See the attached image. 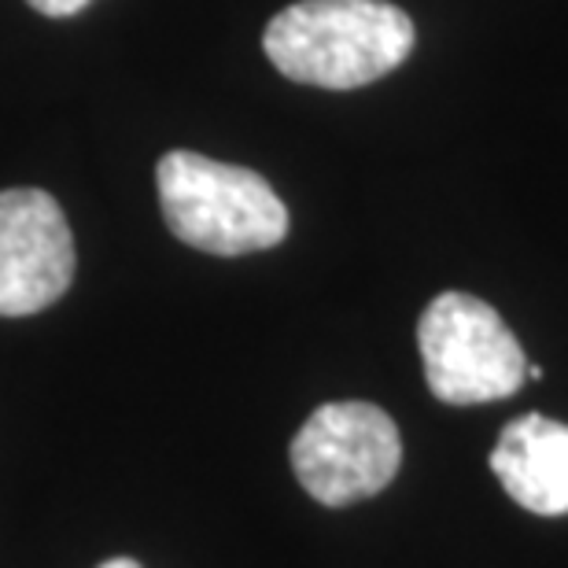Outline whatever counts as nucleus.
Returning <instances> with one entry per match:
<instances>
[{"mask_svg": "<svg viewBox=\"0 0 568 568\" xmlns=\"http://www.w3.org/2000/svg\"><path fill=\"white\" fill-rule=\"evenodd\" d=\"M491 473L520 509L536 517L568 514V425L525 414L498 432Z\"/></svg>", "mask_w": 568, "mask_h": 568, "instance_id": "obj_6", "label": "nucleus"}, {"mask_svg": "<svg viewBox=\"0 0 568 568\" xmlns=\"http://www.w3.org/2000/svg\"><path fill=\"white\" fill-rule=\"evenodd\" d=\"M414 19L388 0H300L263 33L270 63L317 89H358L392 74L414 52Z\"/></svg>", "mask_w": 568, "mask_h": 568, "instance_id": "obj_1", "label": "nucleus"}, {"mask_svg": "<svg viewBox=\"0 0 568 568\" xmlns=\"http://www.w3.org/2000/svg\"><path fill=\"white\" fill-rule=\"evenodd\" d=\"M292 473L328 509L381 495L403 465L399 428L373 403H325L292 439Z\"/></svg>", "mask_w": 568, "mask_h": 568, "instance_id": "obj_4", "label": "nucleus"}, {"mask_svg": "<svg viewBox=\"0 0 568 568\" xmlns=\"http://www.w3.org/2000/svg\"><path fill=\"white\" fill-rule=\"evenodd\" d=\"M170 233L207 255H252L288 236V207L263 174L200 152H170L155 170Z\"/></svg>", "mask_w": 568, "mask_h": 568, "instance_id": "obj_2", "label": "nucleus"}, {"mask_svg": "<svg viewBox=\"0 0 568 568\" xmlns=\"http://www.w3.org/2000/svg\"><path fill=\"white\" fill-rule=\"evenodd\" d=\"M528 377L531 381H542V366H528Z\"/></svg>", "mask_w": 568, "mask_h": 568, "instance_id": "obj_9", "label": "nucleus"}, {"mask_svg": "<svg viewBox=\"0 0 568 568\" xmlns=\"http://www.w3.org/2000/svg\"><path fill=\"white\" fill-rule=\"evenodd\" d=\"M74 281V236L41 189L0 192V317L52 306Z\"/></svg>", "mask_w": 568, "mask_h": 568, "instance_id": "obj_5", "label": "nucleus"}, {"mask_svg": "<svg viewBox=\"0 0 568 568\" xmlns=\"http://www.w3.org/2000/svg\"><path fill=\"white\" fill-rule=\"evenodd\" d=\"M428 392L447 406L498 403L528 381V358L503 314L465 292H439L417 322Z\"/></svg>", "mask_w": 568, "mask_h": 568, "instance_id": "obj_3", "label": "nucleus"}, {"mask_svg": "<svg viewBox=\"0 0 568 568\" xmlns=\"http://www.w3.org/2000/svg\"><path fill=\"white\" fill-rule=\"evenodd\" d=\"M30 8H38L41 16H52V19H63V16H74L82 11L89 0H27Z\"/></svg>", "mask_w": 568, "mask_h": 568, "instance_id": "obj_7", "label": "nucleus"}, {"mask_svg": "<svg viewBox=\"0 0 568 568\" xmlns=\"http://www.w3.org/2000/svg\"><path fill=\"white\" fill-rule=\"evenodd\" d=\"M100 568H141V565L133 561V558H111V561H104Z\"/></svg>", "mask_w": 568, "mask_h": 568, "instance_id": "obj_8", "label": "nucleus"}]
</instances>
